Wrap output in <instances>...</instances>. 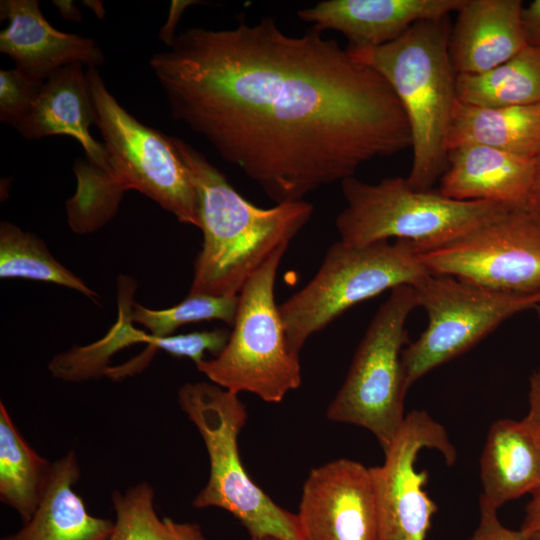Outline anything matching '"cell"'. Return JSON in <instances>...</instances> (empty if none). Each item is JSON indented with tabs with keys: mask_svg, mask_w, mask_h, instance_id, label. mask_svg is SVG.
Here are the masks:
<instances>
[{
	"mask_svg": "<svg viewBox=\"0 0 540 540\" xmlns=\"http://www.w3.org/2000/svg\"><path fill=\"white\" fill-rule=\"evenodd\" d=\"M149 65L171 117L276 204L304 200L371 159L412 147L390 84L313 27L288 35L271 17L194 27Z\"/></svg>",
	"mask_w": 540,
	"mask_h": 540,
	"instance_id": "cell-1",
	"label": "cell"
},
{
	"mask_svg": "<svg viewBox=\"0 0 540 540\" xmlns=\"http://www.w3.org/2000/svg\"><path fill=\"white\" fill-rule=\"evenodd\" d=\"M84 65L74 63L50 75L27 115L15 128L27 140L67 135L83 147L86 158L108 170L103 143L90 134L95 111Z\"/></svg>",
	"mask_w": 540,
	"mask_h": 540,
	"instance_id": "cell-18",
	"label": "cell"
},
{
	"mask_svg": "<svg viewBox=\"0 0 540 540\" xmlns=\"http://www.w3.org/2000/svg\"><path fill=\"white\" fill-rule=\"evenodd\" d=\"M430 273L408 240L326 251L316 274L279 305L287 344L298 355L306 341L352 306L398 286H416Z\"/></svg>",
	"mask_w": 540,
	"mask_h": 540,
	"instance_id": "cell-7",
	"label": "cell"
},
{
	"mask_svg": "<svg viewBox=\"0 0 540 540\" xmlns=\"http://www.w3.org/2000/svg\"><path fill=\"white\" fill-rule=\"evenodd\" d=\"M44 81L16 67L0 70V120L14 128L27 115Z\"/></svg>",
	"mask_w": 540,
	"mask_h": 540,
	"instance_id": "cell-29",
	"label": "cell"
},
{
	"mask_svg": "<svg viewBox=\"0 0 540 540\" xmlns=\"http://www.w3.org/2000/svg\"><path fill=\"white\" fill-rule=\"evenodd\" d=\"M177 399L201 435L209 457L208 481L192 505L231 513L250 538L302 540L297 515L275 503L243 466L238 436L248 414L238 394L211 381H200L181 386Z\"/></svg>",
	"mask_w": 540,
	"mask_h": 540,
	"instance_id": "cell-6",
	"label": "cell"
},
{
	"mask_svg": "<svg viewBox=\"0 0 540 540\" xmlns=\"http://www.w3.org/2000/svg\"><path fill=\"white\" fill-rule=\"evenodd\" d=\"M0 278L54 283L96 300L99 294L62 265L37 235L8 221L0 223Z\"/></svg>",
	"mask_w": 540,
	"mask_h": 540,
	"instance_id": "cell-25",
	"label": "cell"
},
{
	"mask_svg": "<svg viewBox=\"0 0 540 540\" xmlns=\"http://www.w3.org/2000/svg\"><path fill=\"white\" fill-rule=\"evenodd\" d=\"M95 126L107 154L108 170L88 163L79 184L88 199L115 217L128 190H136L174 215L200 228L198 197L172 137L144 125L107 89L97 67H87Z\"/></svg>",
	"mask_w": 540,
	"mask_h": 540,
	"instance_id": "cell-3",
	"label": "cell"
},
{
	"mask_svg": "<svg viewBox=\"0 0 540 540\" xmlns=\"http://www.w3.org/2000/svg\"><path fill=\"white\" fill-rule=\"evenodd\" d=\"M238 304L236 296L189 295L166 309H150L134 303L132 321L143 325L154 337H166L181 326L198 321L220 320L233 326Z\"/></svg>",
	"mask_w": 540,
	"mask_h": 540,
	"instance_id": "cell-27",
	"label": "cell"
},
{
	"mask_svg": "<svg viewBox=\"0 0 540 540\" xmlns=\"http://www.w3.org/2000/svg\"><path fill=\"white\" fill-rule=\"evenodd\" d=\"M456 93L458 101L478 107L540 103V49L527 45L489 71L457 75Z\"/></svg>",
	"mask_w": 540,
	"mask_h": 540,
	"instance_id": "cell-23",
	"label": "cell"
},
{
	"mask_svg": "<svg viewBox=\"0 0 540 540\" xmlns=\"http://www.w3.org/2000/svg\"><path fill=\"white\" fill-rule=\"evenodd\" d=\"M477 144L535 159L540 153V103L478 107L456 101L448 150Z\"/></svg>",
	"mask_w": 540,
	"mask_h": 540,
	"instance_id": "cell-21",
	"label": "cell"
},
{
	"mask_svg": "<svg viewBox=\"0 0 540 540\" xmlns=\"http://www.w3.org/2000/svg\"><path fill=\"white\" fill-rule=\"evenodd\" d=\"M479 523L468 540H531L520 530L515 531L504 526L497 515L498 510L479 502Z\"/></svg>",
	"mask_w": 540,
	"mask_h": 540,
	"instance_id": "cell-31",
	"label": "cell"
},
{
	"mask_svg": "<svg viewBox=\"0 0 540 540\" xmlns=\"http://www.w3.org/2000/svg\"><path fill=\"white\" fill-rule=\"evenodd\" d=\"M80 478L75 451L53 462L47 488L29 521L0 540H108L114 521L91 515L74 490Z\"/></svg>",
	"mask_w": 540,
	"mask_h": 540,
	"instance_id": "cell-20",
	"label": "cell"
},
{
	"mask_svg": "<svg viewBox=\"0 0 540 540\" xmlns=\"http://www.w3.org/2000/svg\"><path fill=\"white\" fill-rule=\"evenodd\" d=\"M111 499L115 520L108 540H207L197 523L160 517L154 488L147 482L114 491Z\"/></svg>",
	"mask_w": 540,
	"mask_h": 540,
	"instance_id": "cell-26",
	"label": "cell"
},
{
	"mask_svg": "<svg viewBox=\"0 0 540 540\" xmlns=\"http://www.w3.org/2000/svg\"><path fill=\"white\" fill-rule=\"evenodd\" d=\"M86 6L90 7L99 18H103L105 14V10L103 8V5L99 1H84L83 2Z\"/></svg>",
	"mask_w": 540,
	"mask_h": 540,
	"instance_id": "cell-36",
	"label": "cell"
},
{
	"mask_svg": "<svg viewBox=\"0 0 540 540\" xmlns=\"http://www.w3.org/2000/svg\"><path fill=\"white\" fill-rule=\"evenodd\" d=\"M0 15L8 21L0 33V52L38 80L45 81L70 64L98 68L104 63L102 49L94 39L55 29L37 0H2Z\"/></svg>",
	"mask_w": 540,
	"mask_h": 540,
	"instance_id": "cell-15",
	"label": "cell"
},
{
	"mask_svg": "<svg viewBox=\"0 0 540 540\" xmlns=\"http://www.w3.org/2000/svg\"><path fill=\"white\" fill-rule=\"evenodd\" d=\"M534 160L493 147L465 144L448 150L439 191L460 201H486L525 211Z\"/></svg>",
	"mask_w": 540,
	"mask_h": 540,
	"instance_id": "cell-17",
	"label": "cell"
},
{
	"mask_svg": "<svg viewBox=\"0 0 540 540\" xmlns=\"http://www.w3.org/2000/svg\"><path fill=\"white\" fill-rule=\"evenodd\" d=\"M465 0H323L297 16L323 32L343 34L349 48L377 47L404 34L414 24L447 18Z\"/></svg>",
	"mask_w": 540,
	"mask_h": 540,
	"instance_id": "cell-14",
	"label": "cell"
},
{
	"mask_svg": "<svg viewBox=\"0 0 540 540\" xmlns=\"http://www.w3.org/2000/svg\"><path fill=\"white\" fill-rule=\"evenodd\" d=\"M199 204L201 250L189 295L236 296L247 280L308 223L306 200L260 208L246 200L198 150L172 137Z\"/></svg>",
	"mask_w": 540,
	"mask_h": 540,
	"instance_id": "cell-2",
	"label": "cell"
},
{
	"mask_svg": "<svg viewBox=\"0 0 540 540\" xmlns=\"http://www.w3.org/2000/svg\"><path fill=\"white\" fill-rule=\"evenodd\" d=\"M283 245L247 280L238 294L232 331L222 352L196 364L209 381L239 394L278 403L302 382L299 356L290 352L274 298Z\"/></svg>",
	"mask_w": 540,
	"mask_h": 540,
	"instance_id": "cell-8",
	"label": "cell"
},
{
	"mask_svg": "<svg viewBox=\"0 0 540 540\" xmlns=\"http://www.w3.org/2000/svg\"><path fill=\"white\" fill-rule=\"evenodd\" d=\"M416 307L413 286L402 285L390 291L371 320L347 376L326 412L333 422L370 431L384 453L395 441L406 417L404 399L409 387L402 351L410 342L405 324Z\"/></svg>",
	"mask_w": 540,
	"mask_h": 540,
	"instance_id": "cell-9",
	"label": "cell"
},
{
	"mask_svg": "<svg viewBox=\"0 0 540 540\" xmlns=\"http://www.w3.org/2000/svg\"><path fill=\"white\" fill-rule=\"evenodd\" d=\"M418 256L430 274L497 291H540V222L523 210L509 211Z\"/></svg>",
	"mask_w": 540,
	"mask_h": 540,
	"instance_id": "cell-11",
	"label": "cell"
},
{
	"mask_svg": "<svg viewBox=\"0 0 540 540\" xmlns=\"http://www.w3.org/2000/svg\"><path fill=\"white\" fill-rule=\"evenodd\" d=\"M296 515L302 540H377L370 467L342 458L312 469Z\"/></svg>",
	"mask_w": 540,
	"mask_h": 540,
	"instance_id": "cell-13",
	"label": "cell"
},
{
	"mask_svg": "<svg viewBox=\"0 0 540 540\" xmlns=\"http://www.w3.org/2000/svg\"><path fill=\"white\" fill-rule=\"evenodd\" d=\"M340 183L346 207L335 225L339 241L351 247L395 238L412 242L419 253L515 210L492 202L455 200L431 189L415 190L402 177L370 184L351 176Z\"/></svg>",
	"mask_w": 540,
	"mask_h": 540,
	"instance_id": "cell-5",
	"label": "cell"
},
{
	"mask_svg": "<svg viewBox=\"0 0 540 540\" xmlns=\"http://www.w3.org/2000/svg\"><path fill=\"white\" fill-rule=\"evenodd\" d=\"M414 290L428 324L402 351L409 388L431 370L468 351L506 320L540 304V291H497L449 275L429 274Z\"/></svg>",
	"mask_w": 540,
	"mask_h": 540,
	"instance_id": "cell-10",
	"label": "cell"
},
{
	"mask_svg": "<svg viewBox=\"0 0 540 540\" xmlns=\"http://www.w3.org/2000/svg\"><path fill=\"white\" fill-rule=\"evenodd\" d=\"M447 20L418 22L381 46L346 48L357 61L377 71L402 104L413 150L406 180L415 190L431 189L447 167V138L458 100Z\"/></svg>",
	"mask_w": 540,
	"mask_h": 540,
	"instance_id": "cell-4",
	"label": "cell"
},
{
	"mask_svg": "<svg viewBox=\"0 0 540 540\" xmlns=\"http://www.w3.org/2000/svg\"><path fill=\"white\" fill-rule=\"evenodd\" d=\"M523 9L521 0H465L449 36L456 74L489 71L523 50Z\"/></svg>",
	"mask_w": 540,
	"mask_h": 540,
	"instance_id": "cell-16",
	"label": "cell"
},
{
	"mask_svg": "<svg viewBox=\"0 0 540 540\" xmlns=\"http://www.w3.org/2000/svg\"><path fill=\"white\" fill-rule=\"evenodd\" d=\"M523 28L528 46L540 49V0L523 9Z\"/></svg>",
	"mask_w": 540,
	"mask_h": 540,
	"instance_id": "cell-32",
	"label": "cell"
},
{
	"mask_svg": "<svg viewBox=\"0 0 540 540\" xmlns=\"http://www.w3.org/2000/svg\"><path fill=\"white\" fill-rule=\"evenodd\" d=\"M250 540H280V539L271 537V536H266V537L250 538Z\"/></svg>",
	"mask_w": 540,
	"mask_h": 540,
	"instance_id": "cell-37",
	"label": "cell"
},
{
	"mask_svg": "<svg viewBox=\"0 0 540 540\" xmlns=\"http://www.w3.org/2000/svg\"><path fill=\"white\" fill-rule=\"evenodd\" d=\"M535 309H536L538 317L540 318V304Z\"/></svg>",
	"mask_w": 540,
	"mask_h": 540,
	"instance_id": "cell-38",
	"label": "cell"
},
{
	"mask_svg": "<svg viewBox=\"0 0 540 540\" xmlns=\"http://www.w3.org/2000/svg\"><path fill=\"white\" fill-rule=\"evenodd\" d=\"M424 449L441 453L448 465L457 458L444 426L424 410L406 414L382 465L370 467L378 517L377 540H426L438 508L425 490L426 470L417 469Z\"/></svg>",
	"mask_w": 540,
	"mask_h": 540,
	"instance_id": "cell-12",
	"label": "cell"
},
{
	"mask_svg": "<svg viewBox=\"0 0 540 540\" xmlns=\"http://www.w3.org/2000/svg\"><path fill=\"white\" fill-rule=\"evenodd\" d=\"M199 3L198 1H172L170 13L166 24L162 27L160 38L168 46L174 41L176 34V25L181 18L183 11L190 5Z\"/></svg>",
	"mask_w": 540,
	"mask_h": 540,
	"instance_id": "cell-33",
	"label": "cell"
},
{
	"mask_svg": "<svg viewBox=\"0 0 540 540\" xmlns=\"http://www.w3.org/2000/svg\"><path fill=\"white\" fill-rule=\"evenodd\" d=\"M53 4L58 8L60 14L68 21L81 22L82 13L73 1H53Z\"/></svg>",
	"mask_w": 540,
	"mask_h": 540,
	"instance_id": "cell-35",
	"label": "cell"
},
{
	"mask_svg": "<svg viewBox=\"0 0 540 540\" xmlns=\"http://www.w3.org/2000/svg\"><path fill=\"white\" fill-rule=\"evenodd\" d=\"M229 336L230 331L224 328L166 337L151 335L147 348L143 352L121 365L111 366L107 371V377L116 381L140 373L159 350L175 357L189 358L196 365L204 360L206 351L214 357L218 356L225 348Z\"/></svg>",
	"mask_w": 540,
	"mask_h": 540,
	"instance_id": "cell-28",
	"label": "cell"
},
{
	"mask_svg": "<svg viewBox=\"0 0 540 540\" xmlns=\"http://www.w3.org/2000/svg\"><path fill=\"white\" fill-rule=\"evenodd\" d=\"M528 402L529 410L522 420L540 445V369L530 376ZM520 532L531 540H540V488L526 506Z\"/></svg>",
	"mask_w": 540,
	"mask_h": 540,
	"instance_id": "cell-30",
	"label": "cell"
},
{
	"mask_svg": "<svg viewBox=\"0 0 540 540\" xmlns=\"http://www.w3.org/2000/svg\"><path fill=\"white\" fill-rule=\"evenodd\" d=\"M136 282L128 276L118 278V320L99 341L77 346L55 356L49 363L51 374L60 380L82 382L106 375L111 357L135 344H148L151 335L136 329L132 323L133 295Z\"/></svg>",
	"mask_w": 540,
	"mask_h": 540,
	"instance_id": "cell-24",
	"label": "cell"
},
{
	"mask_svg": "<svg viewBox=\"0 0 540 540\" xmlns=\"http://www.w3.org/2000/svg\"><path fill=\"white\" fill-rule=\"evenodd\" d=\"M480 479L479 502L496 510L540 488V445L523 420L491 424L480 458Z\"/></svg>",
	"mask_w": 540,
	"mask_h": 540,
	"instance_id": "cell-19",
	"label": "cell"
},
{
	"mask_svg": "<svg viewBox=\"0 0 540 540\" xmlns=\"http://www.w3.org/2000/svg\"><path fill=\"white\" fill-rule=\"evenodd\" d=\"M53 462L23 438L5 404L0 402V500L23 523L31 519L47 488Z\"/></svg>",
	"mask_w": 540,
	"mask_h": 540,
	"instance_id": "cell-22",
	"label": "cell"
},
{
	"mask_svg": "<svg viewBox=\"0 0 540 540\" xmlns=\"http://www.w3.org/2000/svg\"><path fill=\"white\" fill-rule=\"evenodd\" d=\"M525 211L540 222V153L534 160L532 184Z\"/></svg>",
	"mask_w": 540,
	"mask_h": 540,
	"instance_id": "cell-34",
	"label": "cell"
}]
</instances>
